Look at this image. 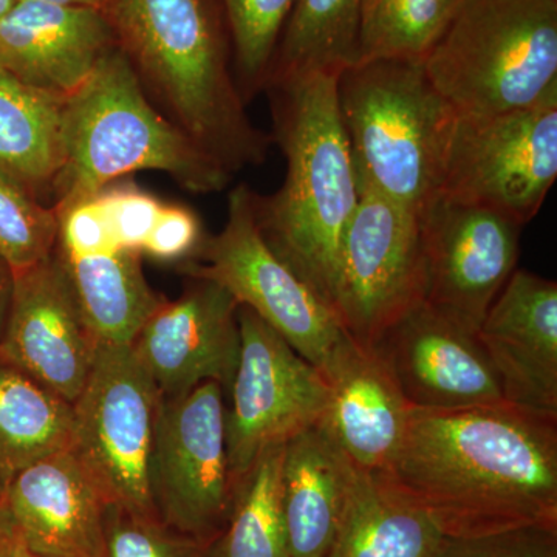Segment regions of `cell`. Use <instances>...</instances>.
<instances>
[{
    "label": "cell",
    "instance_id": "obj_32",
    "mask_svg": "<svg viewBox=\"0 0 557 557\" xmlns=\"http://www.w3.org/2000/svg\"><path fill=\"white\" fill-rule=\"evenodd\" d=\"M435 557H557V525L511 528L471 537H443Z\"/></svg>",
    "mask_w": 557,
    "mask_h": 557
},
{
    "label": "cell",
    "instance_id": "obj_20",
    "mask_svg": "<svg viewBox=\"0 0 557 557\" xmlns=\"http://www.w3.org/2000/svg\"><path fill=\"white\" fill-rule=\"evenodd\" d=\"M321 372L329 384L322 423L355 467L386 474L408 432L412 406L372 347L344 335Z\"/></svg>",
    "mask_w": 557,
    "mask_h": 557
},
{
    "label": "cell",
    "instance_id": "obj_21",
    "mask_svg": "<svg viewBox=\"0 0 557 557\" xmlns=\"http://www.w3.org/2000/svg\"><path fill=\"white\" fill-rule=\"evenodd\" d=\"M354 463L324 423L284 445L281 497L292 557H327L338 530Z\"/></svg>",
    "mask_w": 557,
    "mask_h": 557
},
{
    "label": "cell",
    "instance_id": "obj_26",
    "mask_svg": "<svg viewBox=\"0 0 557 557\" xmlns=\"http://www.w3.org/2000/svg\"><path fill=\"white\" fill-rule=\"evenodd\" d=\"M361 0H296L265 87L306 73H341L358 62Z\"/></svg>",
    "mask_w": 557,
    "mask_h": 557
},
{
    "label": "cell",
    "instance_id": "obj_2",
    "mask_svg": "<svg viewBox=\"0 0 557 557\" xmlns=\"http://www.w3.org/2000/svg\"><path fill=\"white\" fill-rule=\"evenodd\" d=\"M102 13L172 123L230 174L267 160L270 138L248 119L218 0H108Z\"/></svg>",
    "mask_w": 557,
    "mask_h": 557
},
{
    "label": "cell",
    "instance_id": "obj_5",
    "mask_svg": "<svg viewBox=\"0 0 557 557\" xmlns=\"http://www.w3.org/2000/svg\"><path fill=\"white\" fill-rule=\"evenodd\" d=\"M336 94L357 182L421 214L438 197L458 119L423 62H357Z\"/></svg>",
    "mask_w": 557,
    "mask_h": 557
},
{
    "label": "cell",
    "instance_id": "obj_1",
    "mask_svg": "<svg viewBox=\"0 0 557 557\" xmlns=\"http://www.w3.org/2000/svg\"><path fill=\"white\" fill-rule=\"evenodd\" d=\"M383 475L445 537L557 525V417L508 403L413 409Z\"/></svg>",
    "mask_w": 557,
    "mask_h": 557
},
{
    "label": "cell",
    "instance_id": "obj_8",
    "mask_svg": "<svg viewBox=\"0 0 557 557\" xmlns=\"http://www.w3.org/2000/svg\"><path fill=\"white\" fill-rule=\"evenodd\" d=\"M182 271L218 282L317 368L346 335L329 304L263 239L255 190L245 183L230 193L225 226L218 236L207 237L197 258L183 263Z\"/></svg>",
    "mask_w": 557,
    "mask_h": 557
},
{
    "label": "cell",
    "instance_id": "obj_13",
    "mask_svg": "<svg viewBox=\"0 0 557 557\" xmlns=\"http://www.w3.org/2000/svg\"><path fill=\"white\" fill-rule=\"evenodd\" d=\"M428 262L424 302L478 335L516 271L523 226L494 209L437 197L420 214Z\"/></svg>",
    "mask_w": 557,
    "mask_h": 557
},
{
    "label": "cell",
    "instance_id": "obj_7",
    "mask_svg": "<svg viewBox=\"0 0 557 557\" xmlns=\"http://www.w3.org/2000/svg\"><path fill=\"white\" fill-rule=\"evenodd\" d=\"M161 399L131 346L98 344L89 379L73 403V454L110 505L141 518L159 519L150 458Z\"/></svg>",
    "mask_w": 557,
    "mask_h": 557
},
{
    "label": "cell",
    "instance_id": "obj_17",
    "mask_svg": "<svg viewBox=\"0 0 557 557\" xmlns=\"http://www.w3.org/2000/svg\"><path fill=\"white\" fill-rule=\"evenodd\" d=\"M478 338L516 408L557 417V284L516 270L487 310Z\"/></svg>",
    "mask_w": 557,
    "mask_h": 557
},
{
    "label": "cell",
    "instance_id": "obj_12",
    "mask_svg": "<svg viewBox=\"0 0 557 557\" xmlns=\"http://www.w3.org/2000/svg\"><path fill=\"white\" fill-rule=\"evenodd\" d=\"M240 354L226 395V448L231 472L242 480L260 454L324 420L329 384L276 330L239 306Z\"/></svg>",
    "mask_w": 557,
    "mask_h": 557
},
{
    "label": "cell",
    "instance_id": "obj_18",
    "mask_svg": "<svg viewBox=\"0 0 557 557\" xmlns=\"http://www.w3.org/2000/svg\"><path fill=\"white\" fill-rule=\"evenodd\" d=\"M11 527L39 557H104L109 502L72 449L21 469L3 487Z\"/></svg>",
    "mask_w": 557,
    "mask_h": 557
},
{
    "label": "cell",
    "instance_id": "obj_36",
    "mask_svg": "<svg viewBox=\"0 0 557 557\" xmlns=\"http://www.w3.org/2000/svg\"><path fill=\"white\" fill-rule=\"evenodd\" d=\"M14 270L9 262L0 256V339L5 332L7 321H9L11 299H13L14 289Z\"/></svg>",
    "mask_w": 557,
    "mask_h": 557
},
{
    "label": "cell",
    "instance_id": "obj_27",
    "mask_svg": "<svg viewBox=\"0 0 557 557\" xmlns=\"http://www.w3.org/2000/svg\"><path fill=\"white\" fill-rule=\"evenodd\" d=\"M284 445L270 446L242 480L225 530L208 557H292L281 497Z\"/></svg>",
    "mask_w": 557,
    "mask_h": 557
},
{
    "label": "cell",
    "instance_id": "obj_19",
    "mask_svg": "<svg viewBox=\"0 0 557 557\" xmlns=\"http://www.w3.org/2000/svg\"><path fill=\"white\" fill-rule=\"evenodd\" d=\"M113 46L100 10L16 0L0 20V69L61 100L89 79Z\"/></svg>",
    "mask_w": 557,
    "mask_h": 557
},
{
    "label": "cell",
    "instance_id": "obj_4",
    "mask_svg": "<svg viewBox=\"0 0 557 557\" xmlns=\"http://www.w3.org/2000/svg\"><path fill=\"white\" fill-rule=\"evenodd\" d=\"M64 160L51 208L60 212L139 171L170 175L190 193H219L230 174L160 112L119 44L62 109Z\"/></svg>",
    "mask_w": 557,
    "mask_h": 557
},
{
    "label": "cell",
    "instance_id": "obj_10",
    "mask_svg": "<svg viewBox=\"0 0 557 557\" xmlns=\"http://www.w3.org/2000/svg\"><path fill=\"white\" fill-rule=\"evenodd\" d=\"M225 420L226 394L215 381L163 397L150 458L157 518L207 545L225 530L237 496Z\"/></svg>",
    "mask_w": 557,
    "mask_h": 557
},
{
    "label": "cell",
    "instance_id": "obj_34",
    "mask_svg": "<svg viewBox=\"0 0 557 557\" xmlns=\"http://www.w3.org/2000/svg\"><path fill=\"white\" fill-rule=\"evenodd\" d=\"M207 237L196 212L177 205H163L141 255L160 262H190L199 255Z\"/></svg>",
    "mask_w": 557,
    "mask_h": 557
},
{
    "label": "cell",
    "instance_id": "obj_16",
    "mask_svg": "<svg viewBox=\"0 0 557 557\" xmlns=\"http://www.w3.org/2000/svg\"><path fill=\"white\" fill-rule=\"evenodd\" d=\"M14 273L0 355L73 405L89 379L98 343L67 271L53 251L42 262Z\"/></svg>",
    "mask_w": 557,
    "mask_h": 557
},
{
    "label": "cell",
    "instance_id": "obj_15",
    "mask_svg": "<svg viewBox=\"0 0 557 557\" xmlns=\"http://www.w3.org/2000/svg\"><path fill=\"white\" fill-rule=\"evenodd\" d=\"M189 278L180 298L161 299L132 350L164 398L207 381L228 395L240 354L239 304L218 282Z\"/></svg>",
    "mask_w": 557,
    "mask_h": 557
},
{
    "label": "cell",
    "instance_id": "obj_30",
    "mask_svg": "<svg viewBox=\"0 0 557 557\" xmlns=\"http://www.w3.org/2000/svg\"><path fill=\"white\" fill-rule=\"evenodd\" d=\"M60 219L53 208L0 174V256L21 271L53 255Z\"/></svg>",
    "mask_w": 557,
    "mask_h": 557
},
{
    "label": "cell",
    "instance_id": "obj_25",
    "mask_svg": "<svg viewBox=\"0 0 557 557\" xmlns=\"http://www.w3.org/2000/svg\"><path fill=\"white\" fill-rule=\"evenodd\" d=\"M73 405L0 355V480L72 449Z\"/></svg>",
    "mask_w": 557,
    "mask_h": 557
},
{
    "label": "cell",
    "instance_id": "obj_23",
    "mask_svg": "<svg viewBox=\"0 0 557 557\" xmlns=\"http://www.w3.org/2000/svg\"><path fill=\"white\" fill-rule=\"evenodd\" d=\"M64 101L0 69V174L47 207L64 160Z\"/></svg>",
    "mask_w": 557,
    "mask_h": 557
},
{
    "label": "cell",
    "instance_id": "obj_24",
    "mask_svg": "<svg viewBox=\"0 0 557 557\" xmlns=\"http://www.w3.org/2000/svg\"><path fill=\"white\" fill-rule=\"evenodd\" d=\"M98 344L132 346L161 299L143 273L141 252L126 248L69 258L54 249Z\"/></svg>",
    "mask_w": 557,
    "mask_h": 557
},
{
    "label": "cell",
    "instance_id": "obj_11",
    "mask_svg": "<svg viewBox=\"0 0 557 557\" xmlns=\"http://www.w3.org/2000/svg\"><path fill=\"white\" fill-rule=\"evenodd\" d=\"M556 178L557 91L500 115H458L438 197L494 209L525 226Z\"/></svg>",
    "mask_w": 557,
    "mask_h": 557
},
{
    "label": "cell",
    "instance_id": "obj_29",
    "mask_svg": "<svg viewBox=\"0 0 557 557\" xmlns=\"http://www.w3.org/2000/svg\"><path fill=\"white\" fill-rule=\"evenodd\" d=\"M233 47L234 76L245 102L265 89L278 39L296 0H218Z\"/></svg>",
    "mask_w": 557,
    "mask_h": 557
},
{
    "label": "cell",
    "instance_id": "obj_3",
    "mask_svg": "<svg viewBox=\"0 0 557 557\" xmlns=\"http://www.w3.org/2000/svg\"><path fill=\"white\" fill-rule=\"evenodd\" d=\"M338 76L306 73L265 87L287 174L273 196L255 193L263 239L333 311L341 245L358 203Z\"/></svg>",
    "mask_w": 557,
    "mask_h": 557
},
{
    "label": "cell",
    "instance_id": "obj_31",
    "mask_svg": "<svg viewBox=\"0 0 557 557\" xmlns=\"http://www.w3.org/2000/svg\"><path fill=\"white\" fill-rule=\"evenodd\" d=\"M104 557H208V545L159 519L141 518L109 504Z\"/></svg>",
    "mask_w": 557,
    "mask_h": 557
},
{
    "label": "cell",
    "instance_id": "obj_39",
    "mask_svg": "<svg viewBox=\"0 0 557 557\" xmlns=\"http://www.w3.org/2000/svg\"><path fill=\"white\" fill-rule=\"evenodd\" d=\"M3 487H5V485H3L2 480H0V527H2V523L9 518V516H7L5 504H3Z\"/></svg>",
    "mask_w": 557,
    "mask_h": 557
},
{
    "label": "cell",
    "instance_id": "obj_37",
    "mask_svg": "<svg viewBox=\"0 0 557 557\" xmlns=\"http://www.w3.org/2000/svg\"><path fill=\"white\" fill-rule=\"evenodd\" d=\"M0 557H39L22 542L9 518L0 527Z\"/></svg>",
    "mask_w": 557,
    "mask_h": 557
},
{
    "label": "cell",
    "instance_id": "obj_35",
    "mask_svg": "<svg viewBox=\"0 0 557 557\" xmlns=\"http://www.w3.org/2000/svg\"><path fill=\"white\" fill-rule=\"evenodd\" d=\"M60 219L57 249L69 258L98 255L121 248L113 237L98 196L57 212Z\"/></svg>",
    "mask_w": 557,
    "mask_h": 557
},
{
    "label": "cell",
    "instance_id": "obj_6",
    "mask_svg": "<svg viewBox=\"0 0 557 557\" xmlns=\"http://www.w3.org/2000/svg\"><path fill=\"white\" fill-rule=\"evenodd\" d=\"M423 65L460 116L531 108L557 91V0H461Z\"/></svg>",
    "mask_w": 557,
    "mask_h": 557
},
{
    "label": "cell",
    "instance_id": "obj_33",
    "mask_svg": "<svg viewBox=\"0 0 557 557\" xmlns=\"http://www.w3.org/2000/svg\"><path fill=\"white\" fill-rule=\"evenodd\" d=\"M98 199L116 244L121 248L141 252L163 203L134 183L110 185L98 194Z\"/></svg>",
    "mask_w": 557,
    "mask_h": 557
},
{
    "label": "cell",
    "instance_id": "obj_40",
    "mask_svg": "<svg viewBox=\"0 0 557 557\" xmlns=\"http://www.w3.org/2000/svg\"><path fill=\"white\" fill-rule=\"evenodd\" d=\"M14 2H16V0H0V20L9 13Z\"/></svg>",
    "mask_w": 557,
    "mask_h": 557
},
{
    "label": "cell",
    "instance_id": "obj_22",
    "mask_svg": "<svg viewBox=\"0 0 557 557\" xmlns=\"http://www.w3.org/2000/svg\"><path fill=\"white\" fill-rule=\"evenodd\" d=\"M442 531L380 472L355 467L327 557H435Z\"/></svg>",
    "mask_w": 557,
    "mask_h": 557
},
{
    "label": "cell",
    "instance_id": "obj_28",
    "mask_svg": "<svg viewBox=\"0 0 557 557\" xmlns=\"http://www.w3.org/2000/svg\"><path fill=\"white\" fill-rule=\"evenodd\" d=\"M461 0H361L358 62L426 60Z\"/></svg>",
    "mask_w": 557,
    "mask_h": 557
},
{
    "label": "cell",
    "instance_id": "obj_38",
    "mask_svg": "<svg viewBox=\"0 0 557 557\" xmlns=\"http://www.w3.org/2000/svg\"><path fill=\"white\" fill-rule=\"evenodd\" d=\"M38 2L57 3V5L86 7V9L102 11L108 0H38Z\"/></svg>",
    "mask_w": 557,
    "mask_h": 557
},
{
    "label": "cell",
    "instance_id": "obj_9",
    "mask_svg": "<svg viewBox=\"0 0 557 557\" xmlns=\"http://www.w3.org/2000/svg\"><path fill=\"white\" fill-rule=\"evenodd\" d=\"M358 203L341 245L335 313L366 347L424 302L428 262L418 212L358 183Z\"/></svg>",
    "mask_w": 557,
    "mask_h": 557
},
{
    "label": "cell",
    "instance_id": "obj_14",
    "mask_svg": "<svg viewBox=\"0 0 557 557\" xmlns=\"http://www.w3.org/2000/svg\"><path fill=\"white\" fill-rule=\"evenodd\" d=\"M372 348L413 409L454 412L507 403L478 335L426 302Z\"/></svg>",
    "mask_w": 557,
    "mask_h": 557
}]
</instances>
